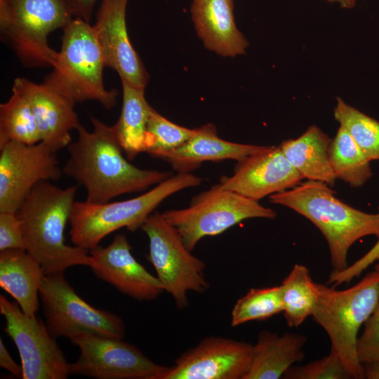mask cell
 Returning a JSON list of instances; mask_svg holds the SVG:
<instances>
[{
    "label": "cell",
    "mask_w": 379,
    "mask_h": 379,
    "mask_svg": "<svg viewBox=\"0 0 379 379\" xmlns=\"http://www.w3.org/2000/svg\"><path fill=\"white\" fill-rule=\"evenodd\" d=\"M379 260V237L374 246L361 258L348 265L344 270L338 272H332L329 275L327 284L333 286L350 283L354 278L359 277L371 265Z\"/></svg>",
    "instance_id": "obj_34"
},
{
    "label": "cell",
    "mask_w": 379,
    "mask_h": 379,
    "mask_svg": "<svg viewBox=\"0 0 379 379\" xmlns=\"http://www.w3.org/2000/svg\"><path fill=\"white\" fill-rule=\"evenodd\" d=\"M128 0H102L93 25L105 65L121 81L145 88L149 76L128 38L126 11Z\"/></svg>",
    "instance_id": "obj_16"
},
{
    "label": "cell",
    "mask_w": 379,
    "mask_h": 379,
    "mask_svg": "<svg viewBox=\"0 0 379 379\" xmlns=\"http://www.w3.org/2000/svg\"><path fill=\"white\" fill-rule=\"evenodd\" d=\"M331 140L319 127L313 125L300 137L284 140L279 147L302 178L323 182L332 187L336 178L329 160Z\"/></svg>",
    "instance_id": "obj_23"
},
{
    "label": "cell",
    "mask_w": 379,
    "mask_h": 379,
    "mask_svg": "<svg viewBox=\"0 0 379 379\" xmlns=\"http://www.w3.org/2000/svg\"><path fill=\"white\" fill-rule=\"evenodd\" d=\"M73 17L89 22L97 0H65Z\"/></svg>",
    "instance_id": "obj_35"
},
{
    "label": "cell",
    "mask_w": 379,
    "mask_h": 379,
    "mask_svg": "<svg viewBox=\"0 0 379 379\" xmlns=\"http://www.w3.org/2000/svg\"><path fill=\"white\" fill-rule=\"evenodd\" d=\"M334 117L352 136L366 159L379 160V121L337 98Z\"/></svg>",
    "instance_id": "obj_28"
},
{
    "label": "cell",
    "mask_w": 379,
    "mask_h": 379,
    "mask_svg": "<svg viewBox=\"0 0 379 379\" xmlns=\"http://www.w3.org/2000/svg\"><path fill=\"white\" fill-rule=\"evenodd\" d=\"M363 366L365 378L379 379V363L366 364Z\"/></svg>",
    "instance_id": "obj_37"
},
{
    "label": "cell",
    "mask_w": 379,
    "mask_h": 379,
    "mask_svg": "<svg viewBox=\"0 0 379 379\" xmlns=\"http://www.w3.org/2000/svg\"><path fill=\"white\" fill-rule=\"evenodd\" d=\"M252 355L250 343L206 337L182 354L157 379H244Z\"/></svg>",
    "instance_id": "obj_14"
},
{
    "label": "cell",
    "mask_w": 379,
    "mask_h": 379,
    "mask_svg": "<svg viewBox=\"0 0 379 379\" xmlns=\"http://www.w3.org/2000/svg\"><path fill=\"white\" fill-rule=\"evenodd\" d=\"M77 187L61 188L49 181L38 182L16 211L26 251L44 274L63 272L74 265L91 267L88 251L65 244V230L74 203Z\"/></svg>",
    "instance_id": "obj_2"
},
{
    "label": "cell",
    "mask_w": 379,
    "mask_h": 379,
    "mask_svg": "<svg viewBox=\"0 0 379 379\" xmlns=\"http://www.w3.org/2000/svg\"><path fill=\"white\" fill-rule=\"evenodd\" d=\"M316 288L313 319L328 334L331 348L340 356L351 378H365L357 353L358 332L379 302V270L368 273L347 289L317 283Z\"/></svg>",
    "instance_id": "obj_6"
},
{
    "label": "cell",
    "mask_w": 379,
    "mask_h": 379,
    "mask_svg": "<svg viewBox=\"0 0 379 379\" xmlns=\"http://www.w3.org/2000/svg\"><path fill=\"white\" fill-rule=\"evenodd\" d=\"M89 253L93 259V272L121 293L138 300H152L164 291L157 277L133 255L125 235H115L107 246L98 245Z\"/></svg>",
    "instance_id": "obj_17"
},
{
    "label": "cell",
    "mask_w": 379,
    "mask_h": 379,
    "mask_svg": "<svg viewBox=\"0 0 379 379\" xmlns=\"http://www.w3.org/2000/svg\"><path fill=\"white\" fill-rule=\"evenodd\" d=\"M0 366L18 378L22 376L21 365L19 366L7 350L2 338H0Z\"/></svg>",
    "instance_id": "obj_36"
},
{
    "label": "cell",
    "mask_w": 379,
    "mask_h": 379,
    "mask_svg": "<svg viewBox=\"0 0 379 379\" xmlns=\"http://www.w3.org/2000/svg\"><path fill=\"white\" fill-rule=\"evenodd\" d=\"M80 350L69 375L97 379H157L168 366L154 363L120 338L83 333L71 339Z\"/></svg>",
    "instance_id": "obj_12"
},
{
    "label": "cell",
    "mask_w": 379,
    "mask_h": 379,
    "mask_svg": "<svg viewBox=\"0 0 379 379\" xmlns=\"http://www.w3.org/2000/svg\"><path fill=\"white\" fill-rule=\"evenodd\" d=\"M306 340L300 334L260 332L253 345L251 364L244 379L281 378L293 364L303 360L302 349Z\"/></svg>",
    "instance_id": "obj_22"
},
{
    "label": "cell",
    "mask_w": 379,
    "mask_h": 379,
    "mask_svg": "<svg viewBox=\"0 0 379 379\" xmlns=\"http://www.w3.org/2000/svg\"><path fill=\"white\" fill-rule=\"evenodd\" d=\"M191 13L207 48L222 56L245 53L248 44L237 27L232 0H193Z\"/></svg>",
    "instance_id": "obj_20"
},
{
    "label": "cell",
    "mask_w": 379,
    "mask_h": 379,
    "mask_svg": "<svg viewBox=\"0 0 379 379\" xmlns=\"http://www.w3.org/2000/svg\"><path fill=\"white\" fill-rule=\"evenodd\" d=\"M93 130L79 124L78 138L67 147L69 157L62 173L82 185L86 201L102 204L129 193L145 191L173 174L138 168L124 156L113 126L91 117Z\"/></svg>",
    "instance_id": "obj_1"
},
{
    "label": "cell",
    "mask_w": 379,
    "mask_h": 379,
    "mask_svg": "<svg viewBox=\"0 0 379 379\" xmlns=\"http://www.w3.org/2000/svg\"><path fill=\"white\" fill-rule=\"evenodd\" d=\"M267 147L225 140L218 137L215 126L209 124L197 128L196 134L189 140L163 154L159 159L170 164L178 173H190L204 161H239Z\"/></svg>",
    "instance_id": "obj_19"
},
{
    "label": "cell",
    "mask_w": 379,
    "mask_h": 379,
    "mask_svg": "<svg viewBox=\"0 0 379 379\" xmlns=\"http://www.w3.org/2000/svg\"><path fill=\"white\" fill-rule=\"evenodd\" d=\"M26 250L21 222L15 212H0V251Z\"/></svg>",
    "instance_id": "obj_33"
},
{
    "label": "cell",
    "mask_w": 379,
    "mask_h": 379,
    "mask_svg": "<svg viewBox=\"0 0 379 379\" xmlns=\"http://www.w3.org/2000/svg\"><path fill=\"white\" fill-rule=\"evenodd\" d=\"M286 379H347L351 375L340 356L331 348L329 354L300 366L290 367L284 373Z\"/></svg>",
    "instance_id": "obj_31"
},
{
    "label": "cell",
    "mask_w": 379,
    "mask_h": 379,
    "mask_svg": "<svg viewBox=\"0 0 379 379\" xmlns=\"http://www.w3.org/2000/svg\"><path fill=\"white\" fill-rule=\"evenodd\" d=\"M44 273L39 262L26 250L0 253V286L10 294L28 316H35Z\"/></svg>",
    "instance_id": "obj_21"
},
{
    "label": "cell",
    "mask_w": 379,
    "mask_h": 379,
    "mask_svg": "<svg viewBox=\"0 0 379 379\" xmlns=\"http://www.w3.org/2000/svg\"><path fill=\"white\" fill-rule=\"evenodd\" d=\"M12 95L0 105V147L14 141L27 145L41 142L36 121L26 95L13 83Z\"/></svg>",
    "instance_id": "obj_25"
},
{
    "label": "cell",
    "mask_w": 379,
    "mask_h": 379,
    "mask_svg": "<svg viewBox=\"0 0 379 379\" xmlns=\"http://www.w3.org/2000/svg\"><path fill=\"white\" fill-rule=\"evenodd\" d=\"M283 312L289 327H298L312 316L316 305V283L309 270L295 264L280 285Z\"/></svg>",
    "instance_id": "obj_26"
},
{
    "label": "cell",
    "mask_w": 379,
    "mask_h": 379,
    "mask_svg": "<svg viewBox=\"0 0 379 379\" xmlns=\"http://www.w3.org/2000/svg\"><path fill=\"white\" fill-rule=\"evenodd\" d=\"M62 30L61 49L44 82L74 103L95 100L112 109L118 92L104 85L106 65L93 25L74 18Z\"/></svg>",
    "instance_id": "obj_5"
},
{
    "label": "cell",
    "mask_w": 379,
    "mask_h": 379,
    "mask_svg": "<svg viewBox=\"0 0 379 379\" xmlns=\"http://www.w3.org/2000/svg\"><path fill=\"white\" fill-rule=\"evenodd\" d=\"M141 229L149 239L148 260L164 290L171 295L178 309H184L188 305V291L204 293L209 288L204 274L205 263L191 253L161 213H152Z\"/></svg>",
    "instance_id": "obj_9"
},
{
    "label": "cell",
    "mask_w": 379,
    "mask_h": 379,
    "mask_svg": "<svg viewBox=\"0 0 379 379\" xmlns=\"http://www.w3.org/2000/svg\"><path fill=\"white\" fill-rule=\"evenodd\" d=\"M39 296L46 326L53 337H72L83 333L123 339L125 326L117 314L84 301L67 281L63 272L45 274Z\"/></svg>",
    "instance_id": "obj_10"
},
{
    "label": "cell",
    "mask_w": 379,
    "mask_h": 379,
    "mask_svg": "<svg viewBox=\"0 0 379 379\" xmlns=\"http://www.w3.org/2000/svg\"><path fill=\"white\" fill-rule=\"evenodd\" d=\"M4 332L15 343L20 357L23 379H65L69 364L46 325L27 315L18 304L0 295Z\"/></svg>",
    "instance_id": "obj_11"
},
{
    "label": "cell",
    "mask_w": 379,
    "mask_h": 379,
    "mask_svg": "<svg viewBox=\"0 0 379 379\" xmlns=\"http://www.w3.org/2000/svg\"><path fill=\"white\" fill-rule=\"evenodd\" d=\"M329 160L336 179L358 187L372 176L368 161L349 133L340 126L331 140Z\"/></svg>",
    "instance_id": "obj_27"
},
{
    "label": "cell",
    "mask_w": 379,
    "mask_h": 379,
    "mask_svg": "<svg viewBox=\"0 0 379 379\" xmlns=\"http://www.w3.org/2000/svg\"><path fill=\"white\" fill-rule=\"evenodd\" d=\"M197 131V128L190 129L171 122L152 108L147 126L145 152L159 158L185 143Z\"/></svg>",
    "instance_id": "obj_30"
},
{
    "label": "cell",
    "mask_w": 379,
    "mask_h": 379,
    "mask_svg": "<svg viewBox=\"0 0 379 379\" xmlns=\"http://www.w3.org/2000/svg\"><path fill=\"white\" fill-rule=\"evenodd\" d=\"M202 178L178 173L136 197L94 204L75 201L69 215V234L74 246L90 251L102 239L121 228H141L156 208L172 194L201 185Z\"/></svg>",
    "instance_id": "obj_4"
},
{
    "label": "cell",
    "mask_w": 379,
    "mask_h": 379,
    "mask_svg": "<svg viewBox=\"0 0 379 379\" xmlns=\"http://www.w3.org/2000/svg\"><path fill=\"white\" fill-rule=\"evenodd\" d=\"M375 270H379V262L376 265H375Z\"/></svg>",
    "instance_id": "obj_39"
},
{
    "label": "cell",
    "mask_w": 379,
    "mask_h": 379,
    "mask_svg": "<svg viewBox=\"0 0 379 379\" xmlns=\"http://www.w3.org/2000/svg\"><path fill=\"white\" fill-rule=\"evenodd\" d=\"M13 83L26 95L32 107L43 142L58 152L71 143V132L80 124L72 101L43 84L18 77Z\"/></svg>",
    "instance_id": "obj_18"
},
{
    "label": "cell",
    "mask_w": 379,
    "mask_h": 379,
    "mask_svg": "<svg viewBox=\"0 0 379 379\" xmlns=\"http://www.w3.org/2000/svg\"><path fill=\"white\" fill-rule=\"evenodd\" d=\"M57 152L43 142L0 147V212L16 213L38 182L61 178Z\"/></svg>",
    "instance_id": "obj_13"
},
{
    "label": "cell",
    "mask_w": 379,
    "mask_h": 379,
    "mask_svg": "<svg viewBox=\"0 0 379 379\" xmlns=\"http://www.w3.org/2000/svg\"><path fill=\"white\" fill-rule=\"evenodd\" d=\"M331 3H337L343 8H352L354 6L356 0H326Z\"/></svg>",
    "instance_id": "obj_38"
},
{
    "label": "cell",
    "mask_w": 379,
    "mask_h": 379,
    "mask_svg": "<svg viewBox=\"0 0 379 379\" xmlns=\"http://www.w3.org/2000/svg\"><path fill=\"white\" fill-rule=\"evenodd\" d=\"M121 81L123 102L119 118L113 125L126 158L133 159L145 152L147 123L152 107L145 98V88Z\"/></svg>",
    "instance_id": "obj_24"
},
{
    "label": "cell",
    "mask_w": 379,
    "mask_h": 379,
    "mask_svg": "<svg viewBox=\"0 0 379 379\" xmlns=\"http://www.w3.org/2000/svg\"><path fill=\"white\" fill-rule=\"evenodd\" d=\"M357 353L359 362L379 363V302L364 323V329L357 343Z\"/></svg>",
    "instance_id": "obj_32"
},
{
    "label": "cell",
    "mask_w": 379,
    "mask_h": 379,
    "mask_svg": "<svg viewBox=\"0 0 379 379\" xmlns=\"http://www.w3.org/2000/svg\"><path fill=\"white\" fill-rule=\"evenodd\" d=\"M192 251L205 237L218 235L250 218L276 217V211L216 184L194 197L190 206L161 213Z\"/></svg>",
    "instance_id": "obj_8"
},
{
    "label": "cell",
    "mask_w": 379,
    "mask_h": 379,
    "mask_svg": "<svg viewBox=\"0 0 379 379\" xmlns=\"http://www.w3.org/2000/svg\"><path fill=\"white\" fill-rule=\"evenodd\" d=\"M302 179L279 146H268L237 161L233 174L221 177L218 184L223 189L258 201L298 185Z\"/></svg>",
    "instance_id": "obj_15"
},
{
    "label": "cell",
    "mask_w": 379,
    "mask_h": 379,
    "mask_svg": "<svg viewBox=\"0 0 379 379\" xmlns=\"http://www.w3.org/2000/svg\"><path fill=\"white\" fill-rule=\"evenodd\" d=\"M283 312L280 286L251 288L237 300L232 311L231 325L262 321Z\"/></svg>",
    "instance_id": "obj_29"
},
{
    "label": "cell",
    "mask_w": 379,
    "mask_h": 379,
    "mask_svg": "<svg viewBox=\"0 0 379 379\" xmlns=\"http://www.w3.org/2000/svg\"><path fill=\"white\" fill-rule=\"evenodd\" d=\"M73 18L65 0H0L1 33L28 67L53 66L58 52L48 36Z\"/></svg>",
    "instance_id": "obj_7"
},
{
    "label": "cell",
    "mask_w": 379,
    "mask_h": 379,
    "mask_svg": "<svg viewBox=\"0 0 379 379\" xmlns=\"http://www.w3.org/2000/svg\"><path fill=\"white\" fill-rule=\"evenodd\" d=\"M327 184L314 180L270 196V202L288 207L310 220L322 233L333 272L347 266L349 249L366 236L379 237V213H368L338 199Z\"/></svg>",
    "instance_id": "obj_3"
}]
</instances>
